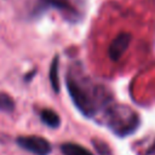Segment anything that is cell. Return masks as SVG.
Instances as JSON below:
<instances>
[{"label":"cell","mask_w":155,"mask_h":155,"mask_svg":"<svg viewBox=\"0 0 155 155\" xmlns=\"http://www.w3.org/2000/svg\"><path fill=\"white\" fill-rule=\"evenodd\" d=\"M17 143L19 147L35 155H48L51 153V144L42 137L21 136L17 138Z\"/></svg>","instance_id":"obj_1"},{"label":"cell","mask_w":155,"mask_h":155,"mask_svg":"<svg viewBox=\"0 0 155 155\" xmlns=\"http://www.w3.org/2000/svg\"><path fill=\"white\" fill-rule=\"evenodd\" d=\"M67 87H68V91L70 93V97L73 98V101L76 104V107L84 114L91 115V113H92V105L88 102V98L86 97V94L84 93V91L70 78H67Z\"/></svg>","instance_id":"obj_2"},{"label":"cell","mask_w":155,"mask_h":155,"mask_svg":"<svg viewBox=\"0 0 155 155\" xmlns=\"http://www.w3.org/2000/svg\"><path fill=\"white\" fill-rule=\"evenodd\" d=\"M130 42H131V34H128V33H120L111 41V44L109 45V48H108L109 57L113 61H119L124 56V53L127 50Z\"/></svg>","instance_id":"obj_3"},{"label":"cell","mask_w":155,"mask_h":155,"mask_svg":"<svg viewBox=\"0 0 155 155\" xmlns=\"http://www.w3.org/2000/svg\"><path fill=\"white\" fill-rule=\"evenodd\" d=\"M61 150L64 155H93L90 150L75 143H64L62 144Z\"/></svg>","instance_id":"obj_4"},{"label":"cell","mask_w":155,"mask_h":155,"mask_svg":"<svg viewBox=\"0 0 155 155\" xmlns=\"http://www.w3.org/2000/svg\"><path fill=\"white\" fill-rule=\"evenodd\" d=\"M40 117L42 120L44 124H46L47 126L50 127H58L59 126V116L53 111V110H50V109H44L40 114Z\"/></svg>","instance_id":"obj_5"},{"label":"cell","mask_w":155,"mask_h":155,"mask_svg":"<svg viewBox=\"0 0 155 155\" xmlns=\"http://www.w3.org/2000/svg\"><path fill=\"white\" fill-rule=\"evenodd\" d=\"M50 81L54 92L59 91V79H58V57H54L50 67Z\"/></svg>","instance_id":"obj_6"},{"label":"cell","mask_w":155,"mask_h":155,"mask_svg":"<svg viewBox=\"0 0 155 155\" xmlns=\"http://www.w3.org/2000/svg\"><path fill=\"white\" fill-rule=\"evenodd\" d=\"M13 108H15L13 99L6 93H0V110H2V111H12Z\"/></svg>","instance_id":"obj_7"}]
</instances>
